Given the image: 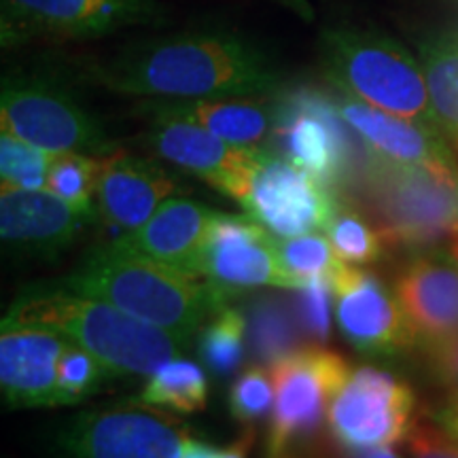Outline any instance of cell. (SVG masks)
Returning a JSON list of instances; mask_svg holds the SVG:
<instances>
[{"label":"cell","mask_w":458,"mask_h":458,"mask_svg":"<svg viewBox=\"0 0 458 458\" xmlns=\"http://www.w3.org/2000/svg\"><path fill=\"white\" fill-rule=\"evenodd\" d=\"M85 74L108 91L148 100L259 98L283 88L266 51L229 32H187L128 45Z\"/></svg>","instance_id":"obj_1"},{"label":"cell","mask_w":458,"mask_h":458,"mask_svg":"<svg viewBox=\"0 0 458 458\" xmlns=\"http://www.w3.org/2000/svg\"><path fill=\"white\" fill-rule=\"evenodd\" d=\"M3 327L54 331L98 357L114 377L151 376L191 342L64 284L26 289L11 303Z\"/></svg>","instance_id":"obj_2"},{"label":"cell","mask_w":458,"mask_h":458,"mask_svg":"<svg viewBox=\"0 0 458 458\" xmlns=\"http://www.w3.org/2000/svg\"><path fill=\"white\" fill-rule=\"evenodd\" d=\"M64 286L185 337L196 335L232 297L208 278L162 266L117 242L85 255L66 276Z\"/></svg>","instance_id":"obj_3"},{"label":"cell","mask_w":458,"mask_h":458,"mask_svg":"<svg viewBox=\"0 0 458 458\" xmlns=\"http://www.w3.org/2000/svg\"><path fill=\"white\" fill-rule=\"evenodd\" d=\"M318 47L323 71L342 94L437 128L422 64L394 38L369 28L334 26L320 32Z\"/></svg>","instance_id":"obj_4"},{"label":"cell","mask_w":458,"mask_h":458,"mask_svg":"<svg viewBox=\"0 0 458 458\" xmlns=\"http://www.w3.org/2000/svg\"><path fill=\"white\" fill-rule=\"evenodd\" d=\"M369 198L386 244L427 246L456 232L458 172L374 156Z\"/></svg>","instance_id":"obj_5"},{"label":"cell","mask_w":458,"mask_h":458,"mask_svg":"<svg viewBox=\"0 0 458 458\" xmlns=\"http://www.w3.org/2000/svg\"><path fill=\"white\" fill-rule=\"evenodd\" d=\"M168 21L162 0H0L4 51L32 43H81Z\"/></svg>","instance_id":"obj_6"},{"label":"cell","mask_w":458,"mask_h":458,"mask_svg":"<svg viewBox=\"0 0 458 458\" xmlns=\"http://www.w3.org/2000/svg\"><path fill=\"white\" fill-rule=\"evenodd\" d=\"M3 131L51 153L111 156L117 151L105 125L60 83L34 74H11L0 91Z\"/></svg>","instance_id":"obj_7"},{"label":"cell","mask_w":458,"mask_h":458,"mask_svg":"<svg viewBox=\"0 0 458 458\" xmlns=\"http://www.w3.org/2000/svg\"><path fill=\"white\" fill-rule=\"evenodd\" d=\"M189 431L156 405H113L71 418L55 433L60 458H181Z\"/></svg>","instance_id":"obj_8"},{"label":"cell","mask_w":458,"mask_h":458,"mask_svg":"<svg viewBox=\"0 0 458 458\" xmlns=\"http://www.w3.org/2000/svg\"><path fill=\"white\" fill-rule=\"evenodd\" d=\"M274 410L267 456L278 458L320 428L334 394L346 382V359L325 346H306L270 365Z\"/></svg>","instance_id":"obj_9"},{"label":"cell","mask_w":458,"mask_h":458,"mask_svg":"<svg viewBox=\"0 0 458 458\" xmlns=\"http://www.w3.org/2000/svg\"><path fill=\"white\" fill-rule=\"evenodd\" d=\"M236 202L272 233L295 238L325 229L337 198L310 170L259 147Z\"/></svg>","instance_id":"obj_10"},{"label":"cell","mask_w":458,"mask_h":458,"mask_svg":"<svg viewBox=\"0 0 458 458\" xmlns=\"http://www.w3.org/2000/svg\"><path fill=\"white\" fill-rule=\"evenodd\" d=\"M414 414V393L377 368H359L331 399L327 427L331 437L348 450L393 445L408 437Z\"/></svg>","instance_id":"obj_11"},{"label":"cell","mask_w":458,"mask_h":458,"mask_svg":"<svg viewBox=\"0 0 458 458\" xmlns=\"http://www.w3.org/2000/svg\"><path fill=\"white\" fill-rule=\"evenodd\" d=\"M199 274L232 295L259 286L291 291L297 286L270 229L250 215L216 213L204 242Z\"/></svg>","instance_id":"obj_12"},{"label":"cell","mask_w":458,"mask_h":458,"mask_svg":"<svg viewBox=\"0 0 458 458\" xmlns=\"http://www.w3.org/2000/svg\"><path fill=\"white\" fill-rule=\"evenodd\" d=\"M334 289L337 325L357 351L394 354L418 340L397 295L374 272L344 263Z\"/></svg>","instance_id":"obj_13"},{"label":"cell","mask_w":458,"mask_h":458,"mask_svg":"<svg viewBox=\"0 0 458 458\" xmlns=\"http://www.w3.org/2000/svg\"><path fill=\"white\" fill-rule=\"evenodd\" d=\"M148 114L147 142L157 157L196 174L216 191L236 199L259 147H238L202 125L162 113Z\"/></svg>","instance_id":"obj_14"},{"label":"cell","mask_w":458,"mask_h":458,"mask_svg":"<svg viewBox=\"0 0 458 458\" xmlns=\"http://www.w3.org/2000/svg\"><path fill=\"white\" fill-rule=\"evenodd\" d=\"M272 131L280 156L310 170L334 191L351 162L346 122L337 105L318 94H297L286 100Z\"/></svg>","instance_id":"obj_15"},{"label":"cell","mask_w":458,"mask_h":458,"mask_svg":"<svg viewBox=\"0 0 458 458\" xmlns=\"http://www.w3.org/2000/svg\"><path fill=\"white\" fill-rule=\"evenodd\" d=\"M89 223L49 189L3 187L0 233L3 242L26 255H55L68 249Z\"/></svg>","instance_id":"obj_16"},{"label":"cell","mask_w":458,"mask_h":458,"mask_svg":"<svg viewBox=\"0 0 458 458\" xmlns=\"http://www.w3.org/2000/svg\"><path fill=\"white\" fill-rule=\"evenodd\" d=\"M216 213L189 198H168L145 225L123 233L114 242L131 253L199 276V263Z\"/></svg>","instance_id":"obj_17"},{"label":"cell","mask_w":458,"mask_h":458,"mask_svg":"<svg viewBox=\"0 0 458 458\" xmlns=\"http://www.w3.org/2000/svg\"><path fill=\"white\" fill-rule=\"evenodd\" d=\"M179 182L153 159L114 151L102 157L98 196L100 219L122 232H134L176 191Z\"/></svg>","instance_id":"obj_18"},{"label":"cell","mask_w":458,"mask_h":458,"mask_svg":"<svg viewBox=\"0 0 458 458\" xmlns=\"http://www.w3.org/2000/svg\"><path fill=\"white\" fill-rule=\"evenodd\" d=\"M394 295L418 340L437 344L458 335V263L452 255L411 259L394 280Z\"/></svg>","instance_id":"obj_19"},{"label":"cell","mask_w":458,"mask_h":458,"mask_svg":"<svg viewBox=\"0 0 458 458\" xmlns=\"http://www.w3.org/2000/svg\"><path fill=\"white\" fill-rule=\"evenodd\" d=\"M68 340L54 331L3 327L0 337V386L9 408L55 405L57 360Z\"/></svg>","instance_id":"obj_20"},{"label":"cell","mask_w":458,"mask_h":458,"mask_svg":"<svg viewBox=\"0 0 458 458\" xmlns=\"http://www.w3.org/2000/svg\"><path fill=\"white\" fill-rule=\"evenodd\" d=\"M337 111L348 128L359 134V139L377 157L397 164L454 168V159L444 142L442 130L433 125L380 111L346 94H342Z\"/></svg>","instance_id":"obj_21"},{"label":"cell","mask_w":458,"mask_h":458,"mask_svg":"<svg viewBox=\"0 0 458 458\" xmlns=\"http://www.w3.org/2000/svg\"><path fill=\"white\" fill-rule=\"evenodd\" d=\"M140 111L187 119L238 147H257L274 130L272 114L255 98L147 100Z\"/></svg>","instance_id":"obj_22"},{"label":"cell","mask_w":458,"mask_h":458,"mask_svg":"<svg viewBox=\"0 0 458 458\" xmlns=\"http://www.w3.org/2000/svg\"><path fill=\"white\" fill-rule=\"evenodd\" d=\"M246 337L259 363L274 365L300 351L303 331L293 301L278 295H257L246 306Z\"/></svg>","instance_id":"obj_23"},{"label":"cell","mask_w":458,"mask_h":458,"mask_svg":"<svg viewBox=\"0 0 458 458\" xmlns=\"http://www.w3.org/2000/svg\"><path fill=\"white\" fill-rule=\"evenodd\" d=\"M428 98L435 122L445 136L458 142V37H437L420 47Z\"/></svg>","instance_id":"obj_24"},{"label":"cell","mask_w":458,"mask_h":458,"mask_svg":"<svg viewBox=\"0 0 458 458\" xmlns=\"http://www.w3.org/2000/svg\"><path fill=\"white\" fill-rule=\"evenodd\" d=\"M139 401L182 414L202 411L208 401V380L202 368L185 359H170L148 376Z\"/></svg>","instance_id":"obj_25"},{"label":"cell","mask_w":458,"mask_h":458,"mask_svg":"<svg viewBox=\"0 0 458 458\" xmlns=\"http://www.w3.org/2000/svg\"><path fill=\"white\" fill-rule=\"evenodd\" d=\"M102 157L88 153H55L47 174L49 191L71 204L89 223L98 216L94 199L98 196Z\"/></svg>","instance_id":"obj_26"},{"label":"cell","mask_w":458,"mask_h":458,"mask_svg":"<svg viewBox=\"0 0 458 458\" xmlns=\"http://www.w3.org/2000/svg\"><path fill=\"white\" fill-rule=\"evenodd\" d=\"M246 342L244 312L227 303L199 329V357L215 376L225 377L242 365Z\"/></svg>","instance_id":"obj_27"},{"label":"cell","mask_w":458,"mask_h":458,"mask_svg":"<svg viewBox=\"0 0 458 458\" xmlns=\"http://www.w3.org/2000/svg\"><path fill=\"white\" fill-rule=\"evenodd\" d=\"M329 242L334 244L337 257L351 266L374 263L385 253L386 240L380 227L371 225L351 204L337 199L327 225H325Z\"/></svg>","instance_id":"obj_28"},{"label":"cell","mask_w":458,"mask_h":458,"mask_svg":"<svg viewBox=\"0 0 458 458\" xmlns=\"http://www.w3.org/2000/svg\"><path fill=\"white\" fill-rule=\"evenodd\" d=\"M280 257L286 272L295 280L297 286L310 283L314 278H335L344 267V261L337 257L334 244L327 236L320 233H303L278 242ZM295 286V289H297Z\"/></svg>","instance_id":"obj_29"},{"label":"cell","mask_w":458,"mask_h":458,"mask_svg":"<svg viewBox=\"0 0 458 458\" xmlns=\"http://www.w3.org/2000/svg\"><path fill=\"white\" fill-rule=\"evenodd\" d=\"M108 377H111V371L105 368L98 357H94L77 344L72 346V342H68L57 360L55 405H74L91 397Z\"/></svg>","instance_id":"obj_30"},{"label":"cell","mask_w":458,"mask_h":458,"mask_svg":"<svg viewBox=\"0 0 458 458\" xmlns=\"http://www.w3.org/2000/svg\"><path fill=\"white\" fill-rule=\"evenodd\" d=\"M51 153L3 131L0 136V176L3 187L47 189Z\"/></svg>","instance_id":"obj_31"},{"label":"cell","mask_w":458,"mask_h":458,"mask_svg":"<svg viewBox=\"0 0 458 458\" xmlns=\"http://www.w3.org/2000/svg\"><path fill=\"white\" fill-rule=\"evenodd\" d=\"M293 308L310 346H325L331 334V303L335 300L334 278H314L293 289Z\"/></svg>","instance_id":"obj_32"},{"label":"cell","mask_w":458,"mask_h":458,"mask_svg":"<svg viewBox=\"0 0 458 458\" xmlns=\"http://www.w3.org/2000/svg\"><path fill=\"white\" fill-rule=\"evenodd\" d=\"M274 405L272 371L250 365L233 380L229 388V411L236 420L250 425L270 411Z\"/></svg>","instance_id":"obj_33"},{"label":"cell","mask_w":458,"mask_h":458,"mask_svg":"<svg viewBox=\"0 0 458 458\" xmlns=\"http://www.w3.org/2000/svg\"><path fill=\"white\" fill-rule=\"evenodd\" d=\"M405 439L411 458H458V442L442 427L411 425Z\"/></svg>","instance_id":"obj_34"},{"label":"cell","mask_w":458,"mask_h":458,"mask_svg":"<svg viewBox=\"0 0 458 458\" xmlns=\"http://www.w3.org/2000/svg\"><path fill=\"white\" fill-rule=\"evenodd\" d=\"M428 348H431L428 357H431V365L437 380L452 386L458 393V335L437 344H428Z\"/></svg>","instance_id":"obj_35"},{"label":"cell","mask_w":458,"mask_h":458,"mask_svg":"<svg viewBox=\"0 0 458 458\" xmlns=\"http://www.w3.org/2000/svg\"><path fill=\"white\" fill-rule=\"evenodd\" d=\"M263 3H272L280 9L291 11L301 21H314V17H317V9H314L312 0H263Z\"/></svg>","instance_id":"obj_36"},{"label":"cell","mask_w":458,"mask_h":458,"mask_svg":"<svg viewBox=\"0 0 458 458\" xmlns=\"http://www.w3.org/2000/svg\"><path fill=\"white\" fill-rule=\"evenodd\" d=\"M435 420H437V425L442 427L450 437H454L458 442V393L454 394V399L435 416Z\"/></svg>","instance_id":"obj_37"},{"label":"cell","mask_w":458,"mask_h":458,"mask_svg":"<svg viewBox=\"0 0 458 458\" xmlns=\"http://www.w3.org/2000/svg\"><path fill=\"white\" fill-rule=\"evenodd\" d=\"M216 456H219V450L204 442H198V439H189L185 450H182L181 454V458H216Z\"/></svg>","instance_id":"obj_38"},{"label":"cell","mask_w":458,"mask_h":458,"mask_svg":"<svg viewBox=\"0 0 458 458\" xmlns=\"http://www.w3.org/2000/svg\"><path fill=\"white\" fill-rule=\"evenodd\" d=\"M250 444H253V433L249 431L244 433L236 444H232L225 450H219V456L216 458H246V452H249Z\"/></svg>","instance_id":"obj_39"},{"label":"cell","mask_w":458,"mask_h":458,"mask_svg":"<svg viewBox=\"0 0 458 458\" xmlns=\"http://www.w3.org/2000/svg\"><path fill=\"white\" fill-rule=\"evenodd\" d=\"M346 458H401L391 445H377V448L351 450Z\"/></svg>","instance_id":"obj_40"},{"label":"cell","mask_w":458,"mask_h":458,"mask_svg":"<svg viewBox=\"0 0 458 458\" xmlns=\"http://www.w3.org/2000/svg\"><path fill=\"white\" fill-rule=\"evenodd\" d=\"M450 255L454 257V261L458 263V232L454 233V238H452V244H450Z\"/></svg>","instance_id":"obj_41"},{"label":"cell","mask_w":458,"mask_h":458,"mask_svg":"<svg viewBox=\"0 0 458 458\" xmlns=\"http://www.w3.org/2000/svg\"><path fill=\"white\" fill-rule=\"evenodd\" d=\"M278 458H293V456H289V452H286V454H283V456H278Z\"/></svg>","instance_id":"obj_42"},{"label":"cell","mask_w":458,"mask_h":458,"mask_svg":"<svg viewBox=\"0 0 458 458\" xmlns=\"http://www.w3.org/2000/svg\"><path fill=\"white\" fill-rule=\"evenodd\" d=\"M456 232H458V221H456ZM456 232H454V233H456Z\"/></svg>","instance_id":"obj_43"}]
</instances>
